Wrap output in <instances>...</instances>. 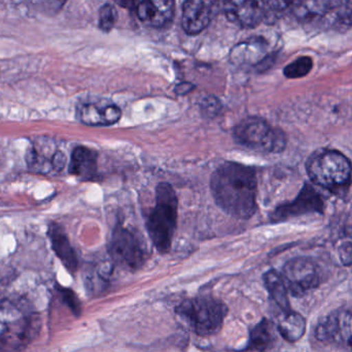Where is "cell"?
I'll list each match as a JSON object with an SVG mask.
<instances>
[{"instance_id":"obj_1","label":"cell","mask_w":352,"mask_h":352,"mask_svg":"<svg viewBox=\"0 0 352 352\" xmlns=\"http://www.w3.org/2000/svg\"><path fill=\"white\" fill-rule=\"evenodd\" d=\"M256 171L237 163H225L211 178L217 204L235 218L248 219L256 211Z\"/></svg>"},{"instance_id":"obj_2","label":"cell","mask_w":352,"mask_h":352,"mask_svg":"<svg viewBox=\"0 0 352 352\" xmlns=\"http://www.w3.org/2000/svg\"><path fill=\"white\" fill-rule=\"evenodd\" d=\"M37 320L24 304L0 302V351H21L32 340Z\"/></svg>"},{"instance_id":"obj_3","label":"cell","mask_w":352,"mask_h":352,"mask_svg":"<svg viewBox=\"0 0 352 352\" xmlns=\"http://www.w3.org/2000/svg\"><path fill=\"white\" fill-rule=\"evenodd\" d=\"M177 222V196L168 183L159 184L156 206L148 220V231L153 244L161 253L170 250Z\"/></svg>"},{"instance_id":"obj_4","label":"cell","mask_w":352,"mask_h":352,"mask_svg":"<svg viewBox=\"0 0 352 352\" xmlns=\"http://www.w3.org/2000/svg\"><path fill=\"white\" fill-rule=\"evenodd\" d=\"M308 176L316 185L327 189H337L349 185L352 180L351 161L336 150L314 153L306 165Z\"/></svg>"},{"instance_id":"obj_5","label":"cell","mask_w":352,"mask_h":352,"mask_svg":"<svg viewBox=\"0 0 352 352\" xmlns=\"http://www.w3.org/2000/svg\"><path fill=\"white\" fill-rule=\"evenodd\" d=\"M227 311L225 304L211 298L188 300L176 308V313L186 320L192 332L204 337L221 330Z\"/></svg>"},{"instance_id":"obj_6","label":"cell","mask_w":352,"mask_h":352,"mask_svg":"<svg viewBox=\"0 0 352 352\" xmlns=\"http://www.w3.org/2000/svg\"><path fill=\"white\" fill-rule=\"evenodd\" d=\"M234 138L242 146L263 153H280L287 146V136L265 120L252 117L243 120L234 130Z\"/></svg>"},{"instance_id":"obj_7","label":"cell","mask_w":352,"mask_h":352,"mask_svg":"<svg viewBox=\"0 0 352 352\" xmlns=\"http://www.w3.org/2000/svg\"><path fill=\"white\" fill-rule=\"evenodd\" d=\"M111 256L119 266L127 270H138L146 260L142 241L130 229L118 225L111 241Z\"/></svg>"},{"instance_id":"obj_8","label":"cell","mask_w":352,"mask_h":352,"mask_svg":"<svg viewBox=\"0 0 352 352\" xmlns=\"http://www.w3.org/2000/svg\"><path fill=\"white\" fill-rule=\"evenodd\" d=\"M283 279L292 295L302 297L320 284L318 265L311 258H295L289 260L283 268Z\"/></svg>"},{"instance_id":"obj_9","label":"cell","mask_w":352,"mask_h":352,"mask_svg":"<svg viewBox=\"0 0 352 352\" xmlns=\"http://www.w3.org/2000/svg\"><path fill=\"white\" fill-rule=\"evenodd\" d=\"M29 171L37 175L55 176L63 171L67 158L50 140H39L26 155Z\"/></svg>"},{"instance_id":"obj_10","label":"cell","mask_w":352,"mask_h":352,"mask_svg":"<svg viewBox=\"0 0 352 352\" xmlns=\"http://www.w3.org/2000/svg\"><path fill=\"white\" fill-rule=\"evenodd\" d=\"M316 338L322 342L342 343L352 349V312H334L316 327Z\"/></svg>"},{"instance_id":"obj_11","label":"cell","mask_w":352,"mask_h":352,"mask_svg":"<svg viewBox=\"0 0 352 352\" xmlns=\"http://www.w3.org/2000/svg\"><path fill=\"white\" fill-rule=\"evenodd\" d=\"M225 12L231 22L254 28L267 18L265 0H225Z\"/></svg>"},{"instance_id":"obj_12","label":"cell","mask_w":352,"mask_h":352,"mask_svg":"<svg viewBox=\"0 0 352 352\" xmlns=\"http://www.w3.org/2000/svg\"><path fill=\"white\" fill-rule=\"evenodd\" d=\"M324 207L320 194L311 186L306 184L295 200L287 205L278 207L273 212V221H283L293 217L300 216L306 213L320 212Z\"/></svg>"},{"instance_id":"obj_13","label":"cell","mask_w":352,"mask_h":352,"mask_svg":"<svg viewBox=\"0 0 352 352\" xmlns=\"http://www.w3.org/2000/svg\"><path fill=\"white\" fill-rule=\"evenodd\" d=\"M138 18L148 26H166L173 21L175 14V0H134Z\"/></svg>"},{"instance_id":"obj_14","label":"cell","mask_w":352,"mask_h":352,"mask_svg":"<svg viewBox=\"0 0 352 352\" xmlns=\"http://www.w3.org/2000/svg\"><path fill=\"white\" fill-rule=\"evenodd\" d=\"M121 116L120 107L107 101H88L78 107V120L89 126L113 125Z\"/></svg>"},{"instance_id":"obj_15","label":"cell","mask_w":352,"mask_h":352,"mask_svg":"<svg viewBox=\"0 0 352 352\" xmlns=\"http://www.w3.org/2000/svg\"><path fill=\"white\" fill-rule=\"evenodd\" d=\"M214 0H186L182 10V27L188 34L204 30L212 18Z\"/></svg>"},{"instance_id":"obj_16","label":"cell","mask_w":352,"mask_h":352,"mask_svg":"<svg viewBox=\"0 0 352 352\" xmlns=\"http://www.w3.org/2000/svg\"><path fill=\"white\" fill-rule=\"evenodd\" d=\"M269 57V43L264 37H254L242 41L231 53L232 61L239 65H258Z\"/></svg>"},{"instance_id":"obj_17","label":"cell","mask_w":352,"mask_h":352,"mask_svg":"<svg viewBox=\"0 0 352 352\" xmlns=\"http://www.w3.org/2000/svg\"><path fill=\"white\" fill-rule=\"evenodd\" d=\"M69 172L82 180H91L97 173V154L86 147H76L72 151Z\"/></svg>"},{"instance_id":"obj_18","label":"cell","mask_w":352,"mask_h":352,"mask_svg":"<svg viewBox=\"0 0 352 352\" xmlns=\"http://www.w3.org/2000/svg\"><path fill=\"white\" fill-rule=\"evenodd\" d=\"M50 238H51L56 254L59 256L66 268L70 271H76V269L78 268V260H76L74 250L72 249V245L61 227L58 225L52 227L50 229Z\"/></svg>"},{"instance_id":"obj_19","label":"cell","mask_w":352,"mask_h":352,"mask_svg":"<svg viewBox=\"0 0 352 352\" xmlns=\"http://www.w3.org/2000/svg\"><path fill=\"white\" fill-rule=\"evenodd\" d=\"M265 284L270 293L271 297L274 300L275 303L278 305L283 311H291L289 301V289L285 284L283 275L277 273L276 271L271 270L264 275Z\"/></svg>"},{"instance_id":"obj_20","label":"cell","mask_w":352,"mask_h":352,"mask_svg":"<svg viewBox=\"0 0 352 352\" xmlns=\"http://www.w3.org/2000/svg\"><path fill=\"white\" fill-rule=\"evenodd\" d=\"M278 332L287 342H297L305 334L306 320L297 312H285V318L279 322Z\"/></svg>"},{"instance_id":"obj_21","label":"cell","mask_w":352,"mask_h":352,"mask_svg":"<svg viewBox=\"0 0 352 352\" xmlns=\"http://www.w3.org/2000/svg\"><path fill=\"white\" fill-rule=\"evenodd\" d=\"M334 0H295L294 14L301 20L307 21L324 16L332 8Z\"/></svg>"},{"instance_id":"obj_22","label":"cell","mask_w":352,"mask_h":352,"mask_svg":"<svg viewBox=\"0 0 352 352\" xmlns=\"http://www.w3.org/2000/svg\"><path fill=\"white\" fill-rule=\"evenodd\" d=\"M274 330L269 320H264L250 333V344L248 349L250 351H266L270 349L275 340Z\"/></svg>"},{"instance_id":"obj_23","label":"cell","mask_w":352,"mask_h":352,"mask_svg":"<svg viewBox=\"0 0 352 352\" xmlns=\"http://www.w3.org/2000/svg\"><path fill=\"white\" fill-rule=\"evenodd\" d=\"M314 61L310 57H300L292 63L287 64L283 74L289 79H300L307 76L311 72Z\"/></svg>"},{"instance_id":"obj_24","label":"cell","mask_w":352,"mask_h":352,"mask_svg":"<svg viewBox=\"0 0 352 352\" xmlns=\"http://www.w3.org/2000/svg\"><path fill=\"white\" fill-rule=\"evenodd\" d=\"M117 10L111 4H105L101 8L99 12V26L101 30L104 32H109L115 26L116 21H117Z\"/></svg>"},{"instance_id":"obj_25","label":"cell","mask_w":352,"mask_h":352,"mask_svg":"<svg viewBox=\"0 0 352 352\" xmlns=\"http://www.w3.org/2000/svg\"><path fill=\"white\" fill-rule=\"evenodd\" d=\"M295 0H265L267 8V17L270 14H279L293 6Z\"/></svg>"},{"instance_id":"obj_26","label":"cell","mask_w":352,"mask_h":352,"mask_svg":"<svg viewBox=\"0 0 352 352\" xmlns=\"http://www.w3.org/2000/svg\"><path fill=\"white\" fill-rule=\"evenodd\" d=\"M338 256L343 266H352V242H346L339 247Z\"/></svg>"},{"instance_id":"obj_27","label":"cell","mask_w":352,"mask_h":352,"mask_svg":"<svg viewBox=\"0 0 352 352\" xmlns=\"http://www.w3.org/2000/svg\"><path fill=\"white\" fill-rule=\"evenodd\" d=\"M41 6L45 8V12L49 14H56L59 12L64 6H65L67 0H39Z\"/></svg>"},{"instance_id":"obj_28","label":"cell","mask_w":352,"mask_h":352,"mask_svg":"<svg viewBox=\"0 0 352 352\" xmlns=\"http://www.w3.org/2000/svg\"><path fill=\"white\" fill-rule=\"evenodd\" d=\"M339 18L344 24L352 25V0H345L339 10Z\"/></svg>"},{"instance_id":"obj_29","label":"cell","mask_w":352,"mask_h":352,"mask_svg":"<svg viewBox=\"0 0 352 352\" xmlns=\"http://www.w3.org/2000/svg\"><path fill=\"white\" fill-rule=\"evenodd\" d=\"M116 1L118 2V3L121 4V6H133L134 0H116Z\"/></svg>"},{"instance_id":"obj_30","label":"cell","mask_w":352,"mask_h":352,"mask_svg":"<svg viewBox=\"0 0 352 352\" xmlns=\"http://www.w3.org/2000/svg\"><path fill=\"white\" fill-rule=\"evenodd\" d=\"M346 234L347 236H349V237H352V225H349V227H347Z\"/></svg>"}]
</instances>
